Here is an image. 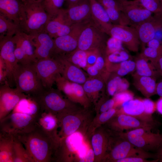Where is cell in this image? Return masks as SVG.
<instances>
[{"label":"cell","mask_w":162,"mask_h":162,"mask_svg":"<svg viewBox=\"0 0 162 162\" xmlns=\"http://www.w3.org/2000/svg\"><path fill=\"white\" fill-rule=\"evenodd\" d=\"M13 136L23 145L32 162L55 161L60 142L54 140L37 125L31 131Z\"/></svg>","instance_id":"obj_1"},{"label":"cell","mask_w":162,"mask_h":162,"mask_svg":"<svg viewBox=\"0 0 162 162\" xmlns=\"http://www.w3.org/2000/svg\"><path fill=\"white\" fill-rule=\"evenodd\" d=\"M89 108L83 107L64 113L57 118L60 140L76 132L85 137L93 118Z\"/></svg>","instance_id":"obj_2"},{"label":"cell","mask_w":162,"mask_h":162,"mask_svg":"<svg viewBox=\"0 0 162 162\" xmlns=\"http://www.w3.org/2000/svg\"><path fill=\"white\" fill-rule=\"evenodd\" d=\"M32 97L43 112L51 113L57 118L81 108L77 104L64 98L62 92L58 89L45 88L40 93Z\"/></svg>","instance_id":"obj_3"},{"label":"cell","mask_w":162,"mask_h":162,"mask_svg":"<svg viewBox=\"0 0 162 162\" xmlns=\"http://www.w3.org/2000/svg\"><path fill=\"white\" fill-rule=\"evenodd\" d=\"M111 133L108 150L103 162H117L130 157H139L146 159H158L156 153H153L137 148L116 132Z\"/></svg>","instance_id":"obj_4"},{"label":"cell","mask_w":162,"mask_h":162,"mask_svg":"<svg viewBox=\"0 0 162 162\" xmlns=\"http://www.w3.org/2000/svg\"><path fill=\"white\" fill-rule=\"evenodd\" d=\"M24 4V17L20 31L28 34L45 31L51 17L45 10L42 0Z\"/></svg>","instance_id":"obj_5"},{"label":"cell","mask_w":162,"mask_h":162,"mask_svg":"<svg viewBox=\"0 0 162 162\" xmlns=\"http://www.w3.org/2000/svg\"><path fill=\"white\" fill-rule=\"evenodd\" d=\"M33 63L19 64L14 76L16 88L22 92L32 96L38 94L45 88Z\"/></svg>","instance_id":"obj_6"},{"label":"cell","mask_w":162,"mask_h":162,"mask_svg":"<svg viewBox=\"0 0 162 162\" xmlns=\"http://www.w3.org/2000/svg\"><path fill=\"white\" fill-rule=\"evenodd\" d=\"M152 130L140 128L126 132H117L136 147L149 152L156 153L162 145V134L154 133Z\"/></svg>","instance_id":"obj_7"},{"label":"cell","mask_w":162,"mask_h":162,"mask_svg":"<svg viewBox=\"0 0 162 162\" xmlns=\"http://www.w3.org/2000/svg\"><path fill=\"white\" fill-rule=\"evenodd\" d=\"M36 118L28 114L11 112L0 121V132L14 136L29 132L36 126Z\"/></svg>","instance_id":"obj_8"},{"label":"cell","mask_w":162,"mask_h":162,"mask_svg":"<svg viewBox=\"0 0 162 162\" xmlns=\"http://www.w3.org/2000/svg\"><path fill=\"white\" fill-rule=\"evenodd\" d=\"M33 64L44 87L51 88L61 74L62 66L59 60L55 57L41 59L37 60Z\"/></svg>","instance_id":"obj_9"},{"label":"cell","mask_w":162,"mask_h":162,"mask_svg":"<svg viewBox=\"0 0 162 162\" xmlns=\"http://www.w3.org/2000/svg\"><path fill=\"white\" fill-rule=\"evenodd\" d=\"M104 33L95 24L90 23L82 30L76 49L87 51L103 50L105 41Z\"/></svg>","instance_id":"obj_10"},{"label":"cell","mask_w":162,"mask_h":162,"mask_svg":"<svg viewBox=\"0 0 162 162\" xmlns=\"http://www.w3.org/2000/svg\"><path fill=\"white\" fill-rule=\"evenodd\" d=\"M58 89L67 98L85 108H89L92 104L86 94L82 85L70 82L60 74L55 81Z\"/></svg>","instance_id":"obj_11"},{"label":"cell","mask_w":162,"mask_h":162,"mask_svg":"<svg viewBox=\"0 0 162 162\" xmlns=\"http://www.w3.org/2000/svg\"><path fill=\"white\" fill-rule=\"evenodd\" d=\"M90 23L88 20L73 24L69 34L54 39L55 50L53 56L64 55L76 50L82 30Z\"/></svg>","instance_id":"obj_12"},{"label":"cell","mask_w":162,"mask_h":162,"mask_svg":"<svg viewBox=\"0 0 162 162\" xmlns=\"http://www.w3.org/2000/svg\"><path fill=\"white\" fill-rule=\"evenodd\" d=\"M14 50L13 36H5L0 38V59L3 63L6 77L10 85L14 82V74L19 65Z\"/></svg>","instance_id":"obj_13"},{"label":"cell","mask_w":162,"mask_h":162,"mask_svg":"<svg viewBox=\"0 0 162 162\" xmlns=\"http://www.w3.org/2000/svg\"><path fill=\"white\" fill-rule=\"evenodd\" d=\"M156 124L142 121L132 116L124 113H116L103 125L111 131L122 132L125 130L143 128L152 130Z\"/></svg>","instance_id":"obj_14"},{"label":"cell","mask_w":162,"mask_h":162,"mask_svg":"<svg viewBox=\"0 0 162 162\" xmlns=\"http://www.w3.org/2000/svg\"><path fill=\"white\" fill-rule=\"evenodd\" d=\"M15 55L19 64L32 63L37 60L34 48L28 34L19 30L13 36Z\"/></svg>","instance_id":"obj_15"},{"label":"cell","mask_w":162,"mask_h":162,"mask_svg":"<svg viewBox=\"0 0 162 162\" xmlns=\"http://www.w3.org/2000/svg\"><path fill=\"white\" fill-rule=\"evenodd\" d=\"M28 96L8 85L1 86L0 121L10 114L22 99Z\"/></svg>","instance_id":"obj_16"},{"label":"cell","mask_w":162,"mask_h":162,"mask_svg":"<svg viewBox=\"0 0 162 162\" xmlns=\"http://www.w3.org/2000/svg\"><path fill=\"white\" fill-rule=\"evenodd\" d=\"M110 131L103 125L97 128L88 140L94 154V162H103L107 154L111 136Z\"/></svg>","instance_id":"obj_17"},{"label":"cell","mask_w":162,"mask_h":162,"mask_svg":"<svg viewBox=\"0 0 162 162\" xmlns=\"http://www.w3.org/2000/svg\"><path fill=\"white\" fill-rule=\"evenodd\" d=\"M109 34L122 42L130 51H138L140 42L136 28L132 26L113 25Z\"/></svg>","instance_id":"obj_18"},{"label":"cell","mask_w":162,"mask_h":162,"mask_svg":"<svg viewBox=\"0 0 162 162\" xmlns=\"http://www.w3.org/2000/svg\"><path fill=\"white\" fill-rule=\"evenodd\" d=\"M28 35L34 46L37 60L53 57L54 39L45 31Z\"/></svg>","instance_id":"obj_19"},{"label":"cell","mask_w":162,"mask_h":162,"mask_svg":"<svg viewBox=\"0 0 162 162\" xmlns=\"http://www.w3.org/2000/svg\"><path fill=\"white\" fill-rule=\"evenodd\" d=\"M118 1L121 5V11L129 20L131 26L135 28L152 15V13L141 7L134 0Z\"/></svg>","instance_id":"obj_20"},{"label":"cell","mask_w":162,"mask_h":162,"mask_svg":"<svg viewBox=\"0 0 162 162\" xmlns=\"http://www.w3.org/2000/svg\"><path fill=\"white\" fill-rule=\"evenodd\" d=\"M143 45L155 38L156 33L162 29V12L153 15L135 27Z\"/></svg>","instance_id":"obj_21"},{"label":"cell","mask_w":162,"mask_h":162,"mask_svg":"<svg viewBox=\"0 0 162 162\" xmlns=\"http://www.w3.org/2000/svg\"><path fill=\"white\" fill-rule=\"evenodd\" d=\"M72 25L68 19L66 10L62 8L56 15L51 18L45 26V31L55 39L69 34Z\"/></svg>","instance_id":"obj_22"},{"label":"cell","mask_w":162,"mask_h":162,"mask_svg":"<svg viewBox=\"0 0 162 162\" xmlns=\"http://www.w3.org/2000/svg\"><path fill=\"white\" fill-rule=\"evenodd\" d=\"M24 4L21 0H0V14L20 27L24 17Z\"/></svg>","instance_id":"obj_23"},{"label":"cell","mask_w":162,"mask_h":162,"mask_svg":"<svg viewBox=\"0 0 162 162\" xmlns=\"http://www.w3.org/2000/svg\"><path fill=\"white\" fill-rule=\"evenodd\" d=\"M116 113H124L135 117L142 121L156 124L152 115L147 113L145 110L142 99H133L124 103Z\"/></svg>","instance_id":"obj_24"},{"label":"cell","mask_w":162,"mask_h":162,"mask_svg":"<svg viewBox=\"0 0 162 162\" xmlns=\"http://www.w3.org/2000/svg\"><path fill=\"white\" fill-rule=\"evenodd\" d=\"M68 19L73 25L89 20L92 17L90 0H81L66 10Z\"/></svg>","instance_id":"obj_25"},{"label":"cell","mask_w":162,"mask_h":162,"mask_svg":"<svg viewBox=\"0 0 162 162\" xmlns=\"http://www.w3.org/2000/svg\"><path fill=\"white\" fill-rule=\"evenodd\" d=\"M54 57L60 61L62 69L61 74L67 80L82 85L88 78L81 68L68 61L62 56H57Z\"/></svg>","instance_id":"obj_26"},{"label":"cell","mask_w":162,"mask_h":162,"mask_svg":"<svg viewBox=\"0 0 162 162\" xmlns=\"http://www.w3.org/2000/svg\"><path fill=\"white\" fill-rule=\"evenodd\" d=\"M36 124L47 134L56 141L59 142L58 132V120L51 113L43 112L36 119Z\"/></svg>","instance_id":"obj_27"},{"label":"cell","mask_w":162,"mask_h":162,"mask_svg":"<svg viewBox=\"0 0 162 162\" xmlns=\"http://www.w3.org/2000/svg\"><path fill=\"white\" fill-rule=\"evenodd\" d=\"M92 17L95 24L105 33L109 34L113 26L104 8L97 0H90Z\"/></svg>","instance_id":"obj_28"},{"label":"cell","mask_w":162,"mask_h":162,"mask_svg":"<svg viewBox=\"0 0 162 162\" xmlns=\"http://www.w3.org/2000/svg\"><path fill=\"white\" fill-rule=\"evenodd\" d=\"M105 81L99 77H88L82 85L84 91L92 104L94 105L100 98L105 88Z\"/></svg>","instance_id":"obj_29"},{"label":"cell","mask_w":162,"mask_h":162,"mask_svg":"<svg viewBox=\"0 0 162 162\" xmlns=\"http://www.w3.org/2000/svg\"><path fill=\"white\" fill-rule=\"evenodd\" d=\"M133 77L134 86L146 98L156 94V78L139 76L136 73L133 75Z\"/></svg>","instance_id":"obj_30"},{"label":"cell","mask_w":162,"mask_h":162,"mask_svg":"<svg viewBox=\"0 0 162 162\" xmlns=\"http://www.w3.org/2000/svg\"><path fill=\"white\" fill-rule=\"evenodd\" d=\"M12 112L26 114L36 119L43 112L34 99L29 95L22 99Z\"/></svg>","instance_id":"obj_31"},{"label":"cell","mask_w":162,"mask_h":162,"mask_svg":"<svg viewBox=\"0 0 162 162\" xmlns=\"http://www.w3.org/2000/svg\"><path fill=\"white\" fill-rule=\"evenodd\" d=\"M0 162H14V137L0 133Z\"/></svg>","instance_id":"obj_32"},{"label":"cell","mask_w":162,"mask_h":162,"mask_svg":"<svg viewBox=\"0 0 162 162\" xmlns=\"http://www.w3.org/2000/svg\"><path fill=\"white\" fill-rule=\"evenodd\" d=\"M117 110L116 108L114 107L105 112L96 114L90 124L85 137L88 140L95 130L107 123L116 114Z\"/></svg>","instance_id":"obj_33"},{"label":"cell","mask_w":162,"mask_h":162,"mask_svg":"<svg viewBox=\"0 0 162 162\" xmlns=\"http://www.w3.org/2000/svg\"><path fill=\"white\" fill-rule=\"evenodd\" d=\"M149 61L140 55L135 61V73L139 76H151L156 79L159 74L154 66Z\"/></svg>","instance_id":"obj_34"},{"label":"cell","mask_w":162,"mask_h":162,"mask_svg":"<svg viewBox=\"0 0 162 162\" xmlns=\"http://www.w3.org/2000/svg\"><path fill=\"white\" fill-rule=\"evenodd\" d=\"M108 71L120 76H125L135 69V62L130 59L120 63L111 64L106 62Z\"/></svg>","instance_id":"obj_35"},{"label":"cell","mask_w":162,"mask_h":162,"mask_svg":"<svg viewBox=\"0 0 162 162\" xmlns=\"http://www.w3.org/2000/svg\"><path fill=\"white\" fill-rule=\"evenodd\" d=\"M88 53V51L76 49L71 52L61 56L79 68L86 69L87 66Z\"/></svg>","instance_id":"obj_36"},{"label":"cell","mask_w":162,"mask_h":162,"mask_svg":"<svg viewBox=\"0 0 162 162\" xmlns=\"http://www.w3.org/2000/svg\"><path fill=\"white\" fill-rule=\"evenodd\" d=\"M20 30L18 26L12 21L0 14V38L13 36Z\"/></svg>","instance_id":"obj_37"},{"label":"cell","mask_w":162,"mask_h":162,"mask_svg":"<svg viewBox=\"0 0 162 162\" xmlns=\"http://www.w3.org/2000/svg\"><path fill=\"white\" fill-rule=\"evenodd\" d=\"M14 137V162H32L22 143Z\"/></svg>","instance_id":"obj_38"},{"label":"cell","mask_w":162,"mask_h":162,"mask_svg":"<svg viewBox=\"0 0 162 162\" xmlns=\"http://www.w3.org/2000/svg\"><path fill=\"white\" fill-rule=\"evenodd\" d=\"M105 9L113 25L130 26L129 20L122 11L115 8Z\"/></svg>","instance_id":"obj_39"},{"label":"cell","mask_w":162,"mask_h":162,"mask_svg":"<svg viewBox=\"0 0 162 162\" xmlns=\"http://www.w3.org/2000/svg\"><path fill=\"white\" fill-rule=\"evenodd\" d=\"M122 80L123 78L121 76L110 73L106 82L108 95L113 96L116 93L119 92Z\"/></svg>","instance_id":"obj_40"},{"label":"cell","mask_w":162,"mask_h":162,"mask_svg":"<svg viewBox=\"0 0 162 162\" xmlns=\"http://www.w3.org/2000/svg\"><path fill=\"white\" fill-rule=\"evenodd\" d=\"M65 0H42V4L47 13L52 17L60 10Z\"/></svg>","instance_id":"obj_41"},{"label":"cell","mask_w":162,"mask_h":162,"mask_svg":"<svg viewBox=\"0 0 162 162\" xmlns=\"http://www.w3.org/2000/svg\"><path fill=\"white\" fill-rule=\"evenodd\" d=\"M115 101L113 98L110 99L102 95L94 105L96 114L100 113L115 107Z\"/></svg>","instance_id":"obj_42"},{"label":"cell","mask_w":162,"mask_h":162,"mask_svg":"<svg viewBox=\"0 0 162 162\" xmlns=\"http://www.w3.org/2000/svg\"><path fill=\"white\" fill-rule=\"evenodd\" d=\"M162 52V47L157 49L148 47L144 48L140 55L149 60L155 67Z\"/></svg>","instance_id":"obj_43"},{"label":"cell","mask_w":162,"mask_h":162,"mask_svg":"<svg viewBox=\"0 0 162 162\" xmlns=\"http://www.w3.org/2000/svg\"><path fill=\"white\" fill-rule=\"evenodd\" d=\"M137 4L153 13L162 12L160 0H134Z\"/></svg>","instance_id":"obj_44"},{"label":"cell","mask_w":162,"mask_h":162,"mask_svg":"<svg viewBox=\"0 0 162 162\" xmlns=\"http://www.w3.org/2000/svg\"><path fill=\"white\" fill-rule=\"evenodd\" d=\"M130 58V56L128 53L122 49L107 56L106 61L108 63L116 64L129 60Z\"/></svg>","instance_id":"obj_45"},{"label":"cell","mask_w":162,"mask_h":162,"mask_svg":"<svg viewBox=\"0 0 162 162\" xmlns=\"http://www.w3.org/2000/svg\"><path fill=\"white\" fill-rule=\"evenodd\" d=\"M134 94L128 90L116 93L113 96L115 101V107L121 106L124 103L134 98Z\"/></svg>","instance_id":"obj_46"},{"label":"cell","mask_w":162,"mask_h":162,"mask_svg":"<svg viewBox=\"0 0 162 162\" xmlns=\"http://www.w3.org/2000/svg\"><path fill=\"white\" fill-rule=\"evenodd\" d=\"M122 43L121 41L111 37L107 40L106 48L107 56L116 51L123 49Z\"/></svg>","instance_id":"obj_47"},{"label":"cell","mask_w":162,"mask_h":162,"mask_svg":"<svg viewBox=\"0 0 162 162\" xmlns=\"http://www.w3.org/2000/svg\"><path fill=\"white\" fill-rule=\"evenodd\" d=\"M105 8H112L121 11L122 6L118 0H97Z\"/></svg>","instance_id":"obj_48"},{"label":"cell","mask_w":162,"mask_h":162,"mask_svg":"<svg viewBox=\"0 0 162 162\" xmlns=\"http://www.w3.org/2000/svg\"><path fill=\"white\" fill-rule=\"evenodd\" d=\"M146 112L149 114L152 115L156 111L155 102L148 98L142 99Z\"/></svg>","instance_id":"obj_49"},{"label":"cell","mask_w":162,"mask_h":162,"mask_svg":"<svg viewBox=\"0 0 162 162\" xmlns=\"http://www.w3.org/2000/svg\"><path fill=\"white\" fill-rule=\"evenodd\" d=\"M158 159L148 160L146 158L139 157H130L118 160L117 162H156Z\"/></svg>","instance_id":"obj_50"},{"label":"cell","mask_w":162,"mask_h":162,"mask_svg":"<svg viewBox=\"0 0 162 162\" xmlns=\"http://www.w3.org/2000/svg\"><path fill=\"white\" fill-rule=\"evenodd\" d=\"M94 154L92 149H89L87 153L83 157L80 158L79 162H94Z\"/></svg>","instance_id":"obj_51"},{"label":"cell","mask_w":162,"mask_h":162,"mask_svg":"<svg viewBox=\"0 0 162 162\" xmlns=\"http://www.w3.org/2000/svg\"><path fill=\"white\" fill-rule=\"evenodd\" d=\"M155 67L159 75L162 76V52L158 60Z\"/></svg>","instance_id":"obj_52"},{"label":"cell","mask_w":162,"mask_h":162,"mask_svg":"<svg viewBox=\"0 0 162 162\" xmlns=\"http://www.w3.org/2000/svg\"><path fill=\"white\" fill-rule=\"evenodd\" d=\"M156 111L162 115V97H160L155 102Z\"/></svg>","instance_id":"obj_53"},{"label":"cell","mask_w":162,"mask_h":162,"mask_svg":"<svg viewBox=\"0 0 162 162\" xmlns=\"http://www.w3.org/2000/svg\"><path fill=\"white\" fill-rule=\"evenodd\" d=\"M156 93L160 97H162V80L157 84Z\"/></svg>","instance_id":"obj_54"},{"label":"cell","mask_w":162,"mask_h":162,"mask_svg":"<svg viewBox=\"0 0 162 162\" xmlns=\"http://www.w3.org/2000/svg\"><path fill=\"white\" fill-rule=\"evenodd\" d=\"M158 156V161L162 162V145L156 153Z\"/></svg>","instance_id":"obj_55"},{"label":"cell","mask_w":162,"mask_h":162,"mask_svg":"<svg viewBox=\"0 0 162 162\" xmlns=\"http://www.w3.org/2000/svg\"><path fill=\"white\" fill-rule=\"evenodd\" d=\"M81 0H65L68 5V7L74 5Z\"/></svg>","instance_id":"obj_56"},{"label":"cell","mask_w":162,"mask_h":162,"mask_svg":"<svg viewBox=\"0 0 162 162\" xmlns=\"http://www.w3.org/2000/svg\"><path fill=\"white\" fill-rule=\"evenodd\" d=\"M24 4H26L30 2H34L38 0H21Z\"/></svg>","instance_id":"obj_57"},{"label":"cell","mask_w":162,"mask_h":162,"mask_svg":"<svg viewBox=\"0 0 162 162\" xmlns=\"http://www.w3.org/2000/svg\"><path fill=\"white\" fill-rule=\"evenodd\" d=\"M160 3L161 9L162 10V0H160Z\"/></svg>","instance_id":"obj_58"},{"label":"cell","mask_w":162,"mask_h":162,"mask_svg":"<svg viewBox=\"0 0 162 162\" xmlns=\"http://www.w3.org/2000/svg\"><path fill=\"white\" fill-rule=\"evenodd\" d=\"M119 1H123V0H118Z\"/></svg>","instance_id":"obj_59"}]
</instances>
